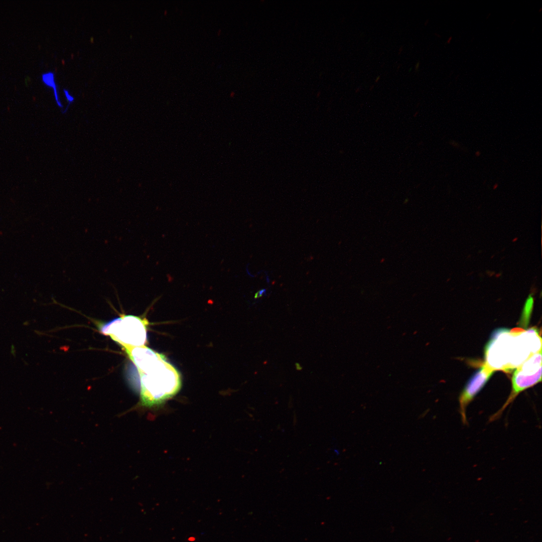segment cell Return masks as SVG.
<instances>
[{
  "mask_svg": "<svg viewBox=\"0 0 542 542\" xmlns=\"http://www.w3.org/2000/svg\"><path fill=\"white\" fill-rule=\"evenodd\" d=\"M139 374L141 403L144 406L161 403L176 394L181 386L179 372L165 357Z\"/></svg>",
  "mask_w": 542,
  "mask_h": 542,
  "instance_id": "cell-1",
  "label": "cell"
},
{
  "mask_svg": "<svg viewBox=\"0 0 542 542\" xmlns=\"http://www.w3.org/2000/svg\"><path fill=\"white\" fill-rule=\"evenodd\" d=\"M146 318L121 314L110 322L100 323L98 329L102 334L108 335L124 349L145 345L147 343V326Z\"/></svg>",
  "mask_w": 542,
  "mask_h": 542,
  "instance_id": "cell-2",
  "label": "cell"
},
{
  "mask_svg": "<svg viewBox=\"0 0 542 542\" xmlns=\"http://www.w3.org/2000/svg\"><path fill=\"white\" fill-rule=\"evenodd\" d=\"M537 329H514L510 331L506 348L507 370L516 368L533 354L541 350Z\"/></svg>",
  "mask_w": 542,
  "mask_h": 542,
  "instance_id": "cell-3",
  "label": "cell"
},
{
  "mask_svg": "<svg viewBox=\"0 0 542 542\" xmlns=\"http://www.w3.org/2000/svg\"><path fill=\"white\" fill-rule=\"evenodd\" d=\"M541 380V350L533 354L516 368L512 377V391L506 401L489 418V422L499 419L503 411L524 390L536 384Z\"/></svg>",
  "mask_w": 542,
  "mask_h": 542,
  "instance_id": "cell-4",
  "label": "cell"
},
{
  "mask_svg": "<svg viewBox=\"0 0 542 542\" xmlns=\"http://www.w3.org/2000/svg\"><path fill=\"white\" fill-rule=\"evenodd\" d=\"M493 372L485 364L483 365L471 377L460 394L459 398V413L463 424L467 423V406L482 389Z\"/></svg>",
  "mask_w": 542,
  "mask_h": 542,
  "instance_id": "cell-5",
  "label": "cell"
},
{
  "mask_svg": "<svg viewBox=\"0 0 542 542\" xmlns=\"http://www.w3.org/2000/svg\"><path fill=\"white\" fill-rule=\"evenodd\" d=\"M129 358L136 366L139 373L152 367L165 356L146 345L124 349Z\"/></svg>",
  "mask_w": 542,
  "mask_h": 542,
  "instance_id": "cell-6",
  "label": "cell"
},
{
  "mask_svg": "<svg viewBox=\"0 0 542 542\" xmlns=\"http://www.w3.org/2000/svg\"><path fill=\"white\" fill-rule=\"evenodd\" d=\"M533 302L534 300L533 297L531 295H529L525 301L522 312V319L524 318V321L523 322H524L525 323H526V319L528 317H529L530 314H531L533 308Z\"/></svg>",
  "mask_w": 542,
  "mask_h": 542,
  "instance_id": "cell-7",
  "label": "cell"
},
{
  "mask_svg": "<svg viewBox=\"0 0 542 542\" xmlns=\"http://www.w3.org/2000/svg\"><path fill=\"white\" fill-rule=\"evenodd\" d=\"M265 292V290H264V289H263V290H260V291H258V292H257V293H256V294H255V295H254V298H255V299H256V298H258L261 297V296H262V295H263V294H264Z\"/></svg>",
  "mask_w": 542,
  "mask_h": 542,
  "instance_id": "cell-8",
  "label": "cell"
},
{
  "mask_svg": "<svg viewBox=\"0 0 542 542\" xmlns=\"http://www.w3.org/2000/svg\"><path fill=\"white\" fill-rule=\"evenodd\" d=\"M295 367H296V369H297V370H301L302 369V366H301V365H300V364H299V363H298V362H296V363H295Z\"/></svg>",
  "mask_w": 542,
  "mask_h": 542,
  "instance_id": "cell-9",
  "label": "cell"
},
{
  "mask_svg": "<svg viewBox=\"0 0 542 542\" xmlns=\"http://www.w3.org/2000/svg\"><path fill=\"white\" fill-rule=\"evenodd\" d=\"M418 66H419V64H418V63H417V65H416V68L417 69V67H418Z\"/></svg>",
  "mask_w": 542,
  "mask_h": 542,
  "instance_id": "cell-10",
  "label": "cell"
}]
</instances>
